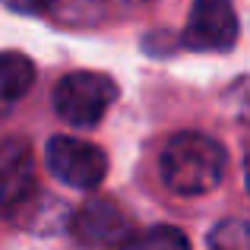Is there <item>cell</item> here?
I'll use <instances>...</instances> for the list:
<instances>
[{"instance_id":"cell-6","label":"cell","mask_w":250,"mask_h":250,"mask_svg":"<svg viewBox=\"0 0 250 250\" xmlns=\"http://www.w3.org/2000/svg\"><path fill=\"white\" fill-rule=\"evenodd\" d=\"M35 190V162L22 140L0 143V212L19 209Z\"/></svg>"},{"instance_id":"cell-1","label":"cell","mask_w":250,"mask_h":250,"mask_svg":"<svg viewBox=\"0 0 250 250\" xmlns=\"http://www.w3.org/2000/svg\"><path fill=\"white\" fill-rule=\"evenodd\" d=\"M162 181L177 196H203L219 187L225 174V149L206 133H174L159 159Z\"/></svg>"},{"instance_id":"cell-10","label":"cell","mask_w":250,"mask_h":250,"mask_svg":"<svg viewBox=\"0 0 250 250\" xmlns=\"http://www.w3.org/2000/svg\"><path fill=\"white\" fill-rule=\"evenodd\" d=\"M3 3L16 13H42V10H48L54 0H3Z\"/></svg>"},{"instance_id":"cell-9","label":"cell","mask_w":250,"mask_h":250,"mask_svg":"<svg viewBox=\"0 0 250 250\" xmlns=\"http://www.w3.org/2000/svg\"><path fill=\"white\" fill-rule=\"evenodd\" d=\"M209 250H250V222L225 219L209 231Z\"/></svg>"},{"instance_id":"cell-4","label":"cell","mask_w":250,"mask_h":250,"mask_svg":"<svg viewBox=\"0 0 250 250\" xmlns=\"http://www.w3.org/2000/svg\"><path fill=\"white\" fill-rule=\"evenodd\" d=\"M238 42V16L228 0H193L184 44L193 51H228Z\"/></svg>"},{"instance_id":"cell-12","label":"cell","mask_w":250,"mask_h":250,"mask_svg":"<svg viewBox=\"0 0 250 250\" xmlns=\"http://www.w3.org/2000/svg\"><path fill=\"white\" fill-rule=\"evenodd\" d=\"M127 3H143V0H127Z\"/></svg>"},{"instance_id":"cell-2","label":"cell","mask_w":250,"mask_h":250,"mask_svg":"<svg viewBox=\"0 0 250 250\" xmlns=\"http://www.w3.org/2000/svg\"><path fill=\"white\" fill-rule=\"evenodd\" d=\"M117 83L108 73H95V70H76L67 73L54 85V111L63 124L70 127H95L108 108L117 102Z\"/></svg>"},{"instance_id":"cell-5","label":"cell","mask_w":250,"mask_h":250,"mask_svg":"<svg viewBox=\"0 0 250 250\" xmlns=\"http://www.w3.org/2000/svg\"><path fill=\"white\" fill-rule=\"evenodd\" d=\"M73 234L85 247H114L121 250L127 238L133 234L130 219L114 206L111 200H89L73 215Z\"/></svg>"},{"instance_id":"cell-3","label":"cell","mask_w":250,"mask_h":250,"mask_svg":"<svg viewBox=\"0 0 250 250\" xmlns=\"http://www.w3.org/2000/svg\"><path fill=\"white\" fill-rule=\"evenodd\" d=\"M48 171L73 190H95L108 174V155L76 136H51L44 146Z\"/></svg>"},{"instance_id":"cell-11","label":"cell","mask_w":250,"mask_h":250,"mask_svg":"<svg viewBox=\"0 0 250 250\" xmlns=\"http://www.w3.org/2000/svg\"><path fill=\"white\" fill-rule=\"evenodd\" d=\"M244 174H247V190H250V155H247V162H244Z\"/></svg>"},{"instance_id":"cell-7","label":"cell","mask_w":250,"mask_h":250,"mask_svg":"<svg viewBox=\"0 0 250 250\" xmlns=\"http://www.w3.org/2000/svg\"><path fill=\"white\" fill-rule=\"evenodd\" d=\"M35 83V63L19 51H0V104L19 102Z\"/></svg>"},{"instance_id":"cell-8","label":"cell","mask_w":250,"mask_h":250,"mask_svg":"<svg viewBox=\"0 0 250 250\" xmlns=\"http://www.w3.org/2000/svg\"><path fill=\"white\" fill-rule=\"evenodd\" d=\"M121 250H193V247H190L187 234L181 228L152 225V228H143V231H133Z\"/></svg>"}]
</instances>
